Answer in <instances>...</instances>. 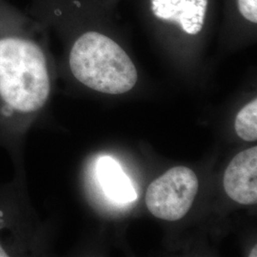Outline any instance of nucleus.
<instances>
[{"label": "nucleus", "mask_w": 257, "mask_h": 257, "mask_svg": "<svg viewBox=\"0 0 257 257\" xmlns=\"http://www.w3.org/2000/svg\"><path fill=\"white\" fill-rule=\"evenodd\" d=\"M96 175L102 190L111 200L118 203L135 201L138 197L135 187L119 164L110 156L101 157L96 165Z\"/></svg>", "instance_id": "obj_5"}, {"label": "nucleus", "mask_w": 257, "mask_h": 257, "mask_svg": "<svg viewBox=\"0 0 257 257\" xmlns=\"http://www.w3.org/2000/svg\"><path fill=\"white\" fill-rule=\"evenodd\" d=\"M256 247H254V249H252V251H251V254L249 255V256H256Z\"/></svg>", "instance_id": "obj_9"}, {"label": "nucleus", "mask_w": 257, "mask_h": 257, "mask_svg": "<svg viewBox=\"0 0 257 257\" xmlns=\"http://www.w3.org/2000/svg\"><path fill=\"white\" fill-rule=\"evenodd\" d=\"M69 67L78 82L103 93H125L138 82V70L127 53L111 38L95 31L75 38Z\"/></svg>", "instance_id": "obj_2"}, {"label": "nucleus", "mask_w": 257, "mask_h": 257, "mask_svg": "<svg viewBox=\"0 0 257 257\" xmlns=\"http://www.w3.org/2000/svg\"><path fill=\"white\" fill-rule=\"evenodd\" d=\"M37 25L9 1L0 0V101L10 112L23 116L42 109L51 92Z\"/></svg>", "instance_id": "obj_1"}, {"label": "nucleus", "mask_w": 257, "mask_h": 257, "mask_svg": "<svg viewBox=\"0 0 257 257\" xmlns=\"http://www.w3.org/2000/svg\"><path fill=\"white\" fill-rule=\"evenodd\" d=\"M199 182L193 170L175 167L154 180L148 188L146 205L157 218L177 221L190 211Z\"/></svg>", "instance_id": "obj_3"}, {"label": "nucleus", "mask_w": 257, "mask_h": 257, "mask_svg": "<svg viewBox=\"0 0 257 257\" xmlns=\"http://www.w3.org/2000/svg\"><path fill=\"white\" fill-rule=\"evenodd\" d=\"M239 13L251 23L257 22V0H237Z\"/></svg>", "instance_id": "obj_7"}, {"label": "nucleus", "mask_w": 257, "mask_h": 257, "mask_svg": "<svg viewBox=\"0 0 257 257\" xmlns=\"http://www.w3.org/2000/svg\"><path fill=\"white\" fill-rule=\"evenodd\" d=\"M238 137L246 141L257 139V100L253 99L240 110L234 123Z\"/></svg>", "instance_id": "obj_6"}, {"label": "nucleus", "mask_w": 257, "mask_h": 257, "mask_svg": "<svg viewBox=\"0 0 257 257\" xmlns=\"http://www.w3.org/2000/svg\"><path fill=\"white\" fill-rule=\"evenodd\" d=\"M225 192L242 205L257 202V147L245 150L230 161L223 178Z\"/></svg>", "instance_id": "obj_4"}, {"label": "nucleus", "mask_w": 257, "mask_h": 257, "mask_svg": "<svg viewBox=\"0 0 257 257\" xmlns=\"http://www.w3.org/2000/svg\"><path fill=\"white\" fill-rule=\"evenodd\" d=\"M9 255L8 252L5 250V248H3L0 244V257H7Z\"/></svg>", "instance_id": "obj_8"}]
</instances>
